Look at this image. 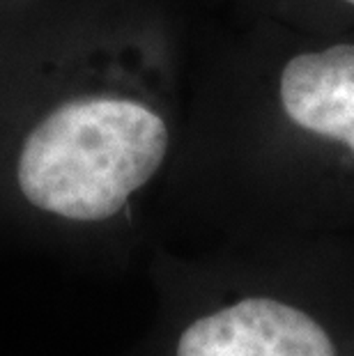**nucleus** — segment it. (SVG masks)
<instances>
[{
    "mask_svg": "<svg viewBox=\"0 0 354 356\" xmlns=\"http://www.w3.org/2000/svg\"><path fill=\"white\" fill-rule=\"evenodd\" d=\"M108 53L67 72L26 122L14 159L24 200L72 223L118 218L170 152L161 102Z\"/></svg>",
    "mask_w": 354,
    "mask_h": 356,
    "instance_id": "f257e3e1",
    "label": "nucleus"
},
{
    "mask_svg": "<svg viewBox=\"0 0 354 356\" xmlns=\"http://www.w3.org/2000/svg\"><path fill=\"white\" fill-rule=\"evenodd\" d=\"M168 356H354V290L278 269L191 313Z\"/></svg>",
    "mask_w": 354,
    "mask_h": 356,
    "instance_id": "f03ea898",
    "label": "nucleus"
},
{
    "mask_svg": "<svg viewBox=\"0 0 354 356\" xmlns=\"http://www.w3.org/2000/svg\"><path fill=\"white\" fill-rule=\"evenodd\" d=\"M278 102L299 131L338 143L354 161V44L295 53L278 74Z\"/></svg>",
    "mask_w": 354,
    "mask_h": 356,
    "instance_id": "7ed1b4c3",
    "label": "nucleus"
},
{
    "mask_svg": "<svg viewBox=\"0 0 354 356\" xmlns=\"http://www.w3.org/2000/svg\"><path fill=\"white\" fill-rule=\"evenodd\" d=\"M345 3H348V5H352V7H354V0H345Z\"/></svg>",
    "mask_w": 354,
    "mask_h": 356,
    "instance_id": "20e7f679",
    "label": "nucleus"
}]
</instances>
